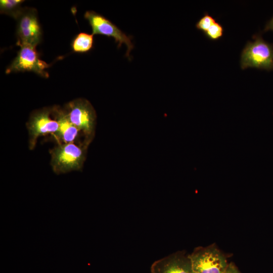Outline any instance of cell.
<instances>
[{
  "mask_svg": "<svg viewBox=\"0 0 273 273\" xmlns=\"http://www.w3.org/2000/svg\"><path fill=\"white\" fill-rule=\"evenodd\" d=\"M50 66V64L39 58L35 47L22 46L20 47L17 55L6 69V73L33 72L41 77L48 78L49 73L46 69Z\"/></svg>",
  "mask_w": 273,
  "mask_h": 273,
  "instance_id": "obj_7",
  "label": "cell"
},
{
  "mask_svg": "<svg viewBox=\"0 0 273 273\" xmlns=\"http://www.w3.org/2000/svg\"><path fill=\"white\" fill-rule=\"evenodd\" d=\"M22 0H1L0 12L1 14L9 15L17 19L23 11L24 7Z\"/></svg>",
  "mask_w": 273,
  "mask_h": 273,
  "instance_id": "obj_12",
  "label": "cell"
},
{
  "mask_svg": "<svg viewBox=\"0 0 273 273\" xmlns=\"http://www.w3.org/2000/svg\"><path fill=\"white\" fill-rule=\"evenodd\" d=\"M215 22V19L208 13L206 12L198 21L195 26L198 30L202 31L204 33Z\"/></svg>",
  "mask_w": 273,
  "mask_h": 273,
  "instance_id": "obj_14",
  "label": "cell"
},
{
  "mask_svg": "<svg viewBox=\"0 0 273 273\" xmlns=\"http://www.w3.org/2000/svg\"><path fill=\"white\" fill-rule=\"evenodd\" d=\"M195 273H225L228 263L215 247L197 248L189 254Z\"/></svg>",
  "mask_w": 273,
  "mask_h": 273,
  "instance_id": "obj_5",
  "label": "cell"
},
{
  "mask_svg": "<svg viewBox=\"0 0 273 273\" xmlns=\"http://www.w3.org/2000/svg\"><path fill=\"white\" fill-rule=\"evenodd\" d=\"M52 112V107H51L35 110L31 113L26 123L29 150H32L35 148L39 136L47 133H53L57 136L59 125L55 119L51 118Z\"/></svg>",
  "mask_w": 273,
  "mask_h": 273,
  "instance_id": "obj_8",
  "label": "cell"
},
{
  "mask_svg": "<svg viewBox=\"0 0 273 273\" xmlns=\"http://www.w3.org/2000/svg\"><path fill=\"white\" fill-rule=\"evenodd\" d=\"M94 35L85 32L78 33L71 42V48L73 52L86 53L93 47Z\"/></svg>",
  "mask_w": 273,
  "mask_h": 273,
  "instance_id": "obj_11",
  "label": "cell"
},
{
  "mask_svg": "<svg viewBox=\"0 0 273 273\" xmlns=\"http://www.w3.org/2000/svg\"><path fill=\"white\" fill-rule=\"evenodd\" d=\"M64 109L71 122L82 133L83 144L88 147L96 130L97 115L93 105L85 99L78 98L67 103Z\"/></svg>",
  "mask_w": 273,
  "mask_h": 273,
  "instance_id": "obj_1",
  "label": "cell"
},
{
  "mask_svg": "<svg viewBox=\"0 0 273 273\" xmlns=\"http://www.w3.org/2000/svg\"><path fill=\"white\" fill-rule=\"evenodd\" d=\"M52 115L59 125L56 137L61 140L63 144L74 143L80 132L71 122L65 109L54 106Z\"/></svg>",
  "mask_w": 273,
  "mask_h": 273,
  "instance_id": "obj_10",
  "label": "cell"
},
{
  "mask_svg": "<svg viewBox=\"0 0 273 273\" xmlns=\"http://www.w3.org/2000/svg\"><path fill=\"white\" fill-rule=\"evenodd\" d=\"M151 273H195L189 254L177 252L155 261Z\"/></svg>",
  "mask_w": 273,
  "mask_h": 273,
  "instance_id": "obj_9",
  "label": "cell"
},
{
  "mask_svg": "<svg viewBox=\"0 0 273 273\" xmlns=\"http://www.w3.org/2000/svg\"><path fill=\"white\" fill-rule=\"evenodd\" d=\"M225 273H241L233 264H229Z\"/></svg>",
  "mask_w": 273,
  "mask_h": 273,
  "instance_id": "obj_15",
  "label": "cell"
},
{
  "mask_svg": "<svg viewBox=\"0 0 273 273\" xmlns=\"http://www.w3.org/2000/svg\"><path fill=\"white\" fill-rule=\"evenodd\" d=\"M223 26L218 22H215L204 33V34L211 40H217L223 36Z\"/></svg>",
  "mask_w": 273,
  "mask_h": 273,
  "instance_id": "obj_13",
  "label": "cell"
},
{
  "mask_svg": "<svg viewBox=\"0 0 273 273\" xmlns=\"http://www.w3.org/2000/svg\"><path fill=\"white\" fill-rule=\"evenodd\" d=\"M268 30L273 31V16L271 19L267 22L264 29V31H267Z\"/></svg>",
  "mask_w": 273,
  "mask_h": 273,
  "instance_id": "obj_16",
  "label": "cell"
},
{
  "mask_svg": "<svg viewBox=\"0 0 273 273\" xmlns=\"http://www.w3.org/2000/svg\"><path fill=\"white\" fill-rule=\"evenodd\" d=\"M254 37V41H248L242 50L241 69L250 67L273 70V44L265 41L260 35Z\"/></svg>",
  "mask_w": 273,
  "mask_h": 273,
  "instance_id": "obj_3",
  "label": "cell"
},
{
  "mask_svg": "<svg viewBox=\"0 0 273 273\" xmlns=\"http://www.w3.org/2000/svg\"><path fill=\"white\" fill-rule=\"evenodd\" d=\"M17 20V45L35 47L42 40V32L37 12L33 8L24 7Z\"/></svg>",
  "mask_w": 273,
  "mask_h": 273,
  "instance_id": "obj_4",
  "label": "cell"
},
{
  "mask_svg": "<svg viewBox=\"0 0 273 273\" xmlns=\"http://www.w3.org/2000/svg\"><path fill=\"white\" fill-rule=\"evenodd\" d=\"M84 17L88 21L94 35L99 34L112 37L118 43V48L124 43L127 48L126 56L129 57V53L134 48L131 35H127L109 19L95 11H86Z\"/></svg>",
  "mask_w": 273,
  "mask_h": 273,
  "instance_id": "obj_6",
  "label": "cell"
},
{
  "mask_svg": "<svg viewBox=\"0 0 273 273\" xmlns=\"http://www.w3.org/2000/svg\"><path fill=\"white\" fill-rule=\"evenodd\" d=\"M87 147L74 143L60 144L50 151V164L57 174L79 171L85 160Z\"/></svg>",
  "mask_w": 273,
  "mask_h": 273,
  "instance_id": "obj_2",
  "label": "cell"
}]
</instances>
